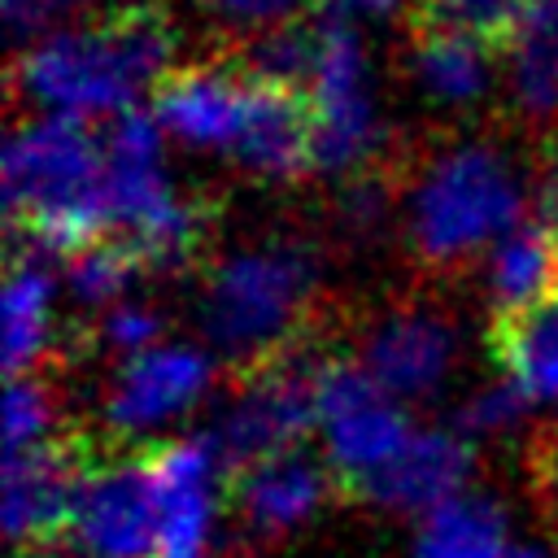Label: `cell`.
<instances>
[{"instance_id":"1","label":"cell","mask_w":558,"mask_h":558,"mask_svg":"<svg viewBox=\"0 0 558 558\" xmlns=\"http://www.w3.org/2000/svg\"><path fill=\"white\" fill-rule=\"evenodd\" d=\"M174 22L153 0H122L109 13L31 39L13 65V92L39 118L113 122L140 109L174 70Z\"/></svg>"},{"instance_id":"2","label":"cell","mask_w":558,"mask_h":558,"mask_svg":"<svg viewBox=\"0 0 558 558\" xmlns=\"http://www.w3.org/2000/svg\"><path fill=\"white\" fill-rule=\"evenodd\" d=\"M327 288L323 248L296 231H270L214 253L192 288V336L222 366H257L296 353Z\"/></svg>"},{"instance_id":"3","label":"cell","mask_w":558,"mask_h":558,"mask_svg":"<svg viewBox=\"0 0 558 558\" xmlns=\"http://www.w3.org/2000/svg\"><path fill=\"white\" fill-rule=\"evenodd\" d=\"M536 218L532 170L497 140H449L427 153L401 187V244L432 270H475L480 257Z\"/></svg>"},{"instance_id":"4","label":"cell","mask_w":558,"mask_h":558,"mask_svg":"<svg viewBox=\"0 0 558 558\" xmlns=\"http://www.w3.org/2000/svg\"><path fill=\"white\" fill-rule=\"evenodd\" d=\"M0 192L17 248L61 262L109 235L105 140L87 122L39 113L17 122L4 140Z\"/></svg>"},{"instance_id":"5","label":"cell","mask_w":558,"mask_h":558,"mask_svg":"<svg viewBox=\"0 0 558 558\" xmlns=\"http://www.w3.org/2000/svg\"><path fill=\"white\" fill-rule=\"evenodd\" d=\"M109 166V235L122 240L148 275L187 270L209 235L205 205L170 174L166 131L153 109H131L100 131Z\"/></svg>"},{"instance_id":"6","label":"cell","mask_w":558,"mask_h":558,"mask_svg":"<svg viewBox=\"0 0 558 558\" xmlns=\"http://www.w3.org/2000/svg\"><path fill=\"white\" fill-rule=\"evenodd\" d=\"M222 397V357L196 336H166L161 344L109 362L96 388L100 432L135 453H148L183 432H196V418H209Z\"/></svg>"},{"instance_id":"7","label":"cell","mask_w":558,"mask_h":558,"mask_svg":"<svg viewBox=\"0 0 558 558\" xmlns=\"http://www.w3.org/2000/svg\"><path fill=\"white\" fill-rule=\"evenodd\" d=\"M305 105L314 174L336 183L375 174L379 157L388 153V122L375 105L371 57L357 26L318 22V61L305 87Z\"/></svg>"},{"instance_id":"8","label":"cell","mask_w":558,"mask_h":558,"mask_svg":"<svg viewBox=\"0 0 558 558\" xmlns=\"http://www.w3.org/2000/svg\"><path fill=\"white\" fill-rule=\"evenodd\" d=\"M466 353H471L466 323L432 296H405L379 305L375 314L362 318L349 344V357L410 410L440 401L458 384Z\"/></svg>"},{"instance_id":"9","label":"cell","mask_w":558,"mask_h":558,"mask_svg":"<svg viewBox=\"0 0 558 558\" xmlns=\"http://www.w3.org/2000/svg\"><path fill=\"white\" fill-rule=\"evenodd\" d=\"M318 362L323 357H314L310 349H296V353L244 366L222 388V397L214 401L201 427L235 471L275 453L305 449L314 440Z\"/></svg>"},{"instance_id":"10","label":"cell","mask_w":558,"mask_h":558,"mask_svg":"<svg viewBox=\"0 0 558 558\" xmlns=\"http://www.w3.org/2000/svg\"><path fill=\"white\" fill-rule=\"evenodd\" d=\"M418 418L392 392H384L349 353L318 362V414L314 453L336 484L362 493L414 436Z\"/></svg>"},{"instance_id":"11","label":"cell","mask_w":558,"mask_h":558,"mask_svg":"<svg viewBox=\"0 0 558 558\" xmlns=\"http://www.w3.org/2000/svg\"><path fill=\"white\" fill-rule=\"evenodd\" d=\"M148 458L157 554L153 558H214L231 532V480L235 466L209 440L205 427L183 432Z\"/></svg>"},{"instance_id":"12","label":"cell","mask_w":558,"mask_h":558,"mask_svg":"<svg viewBox=\"0 0 558 558\" xmlns=\"http://www.w3.org/2000/svg\"><path fill=\"white\" fill-rule=\"evenodd\" d=\"M61 549L74 558H153L157 510L148 458L135 449L83 462V480L65 519Z\"/></svg>"},{"instance_id":"13","label":"cell","mask_w":558,"mask_h":558,"mask_svg":"<svg viewBox=\"0 0 558 558\" xmlns=\"http://www.w3.org/2000/svg\"><path fill=\"white\" fill-rule=\"evenodd\" d=\"M253 100L257 78L244 65H183L153 92V118L174 148L231 161Z\"/></svg>"},{"instance_id":"14","label":"cell","mask_w":558,"mask_h":558,"mask_svg":"<svg viewBox=\"0 0 558 558\" xmlns=\"http://www.w3.org/2000/svg\"><path fill=\"white\" fill-rule=\"evenodd\" d=\"M336 475L314 449L248 462L231 480V527L253 545H279L305 532L331 501Z\"/></svg>"},{"instance_id":"15","label":"cell","mask_w":558,"mask_h":558,"mask_svg":"<svg viewBox=\"0 0 558 558\" xmlns=\"http://www.w3.org/2000/svg\"><path fill=\"white\" fill-rule=\"evenodd\" d=\"M475 466H480V449L453 423H418L414 436L401 445V453L357 497L384 514L414 523L427 510L466 493L475 484Z\"/></svg>"},{"instance_id":"16","label":"cell","mask_w":558,"mask_h":558,"mask_svg":"<svg viewBox=\"0 0 558 558\" xmlns=\"http://www.w3.org/2000/svg\"><path fill=\"white\" fill-rule=\"evenodd\" d=\"M61 262L35 248H13L0 279V353L4 375H44L65 340Z\"/></svg>"},{"instance_id":"17","label":"cell","mask_w":558,"mask_h":558,"mask_svg":"<svg viewBox=\"0 0 558 558\" xmlns=\"http://www.w3.org/2000/svg\"><path fill=\"white\" fill-rule=\"evenodd\" d=\"M83 480V462L74 458V449L48 445V449H31V453H4V536L17 554L26 549H48L65 536V519L74 506Z\"/></svg>"},{"instance_id":"18","label":"cell","mask_w":558,"mask_h":558,"mask_svg":"<svg viewBox=\"0 0 558 558\" xmlns=\"http://www.w3.org/2000/svg\"><path fill=\"white\" fill-rule=\"evenodd\" d=\"M475 292L484 310L506 323L558 296V227L549 218H527L501 235L475 266Z\"/></svg>"},{"instance_id":"19","label":"cell","mask_w":558,"mask_h":558,"mask_svg":"<svg viewBox=\"0 0 558 558\" xmlns=\"http://www.w3.org/2000/svg\"><path fill=\"white\" fill-rule=\"evenodd\" d=\"M514 545V510L484 484L410 523V558H510Z\"/></svg>"},{"instance_id":"20","label":"cell","mask_w":558,"mask_h":558,"mask_svg":"<svg viewBox=\"0 0 558 558\" xmlns=\"http://www.w3.org/2000/svg\"><path fill=\"white\" fill-rule=\"evenodd\" d=\"M497 375L519 388V397L541 414L558 410V296L497 323L493 331Z\"/></svg>"},{"instance_id":"21","label":"cell","mask_w":558,"mask_h":558,"mask_svg":"<svg viewBox=\"0 0 558 558\" xmlns=\"http://www.w3.org/2000/svg\"><path fill=\"white\" fill-rule=\"evenodd\" d=\"M410 78L414 87L440 109H471L493 87V57L488 44L453 35V31H423L410 48Z\"/></svg>"},{"instance_id":"22","label":"cell","mask_w":558,"mask_h":558,"mask_svg":"<svg viewBox=\"0 0 558 558\" xmlns=\"http://www.w3.org/2000/svg\"><path fill=\"white\" fill-rule=\"evenodd\" d=\"M144 262L113 235L61 257V283H65V301L74 314H83V323H92L96 314L140 296L135 283L144 279Z\"/></svg>"},{"instance_id":"23","label":"cell","mask_w":558,"mask_h":558,"mask_svg":"<svg viewBox=\"0 0 558 558\" xmlns=\"http://www.w3.org/2000/svg\"><path fill=\"white\" fill-rule=\"evenodd\" d=\"M532 414H536V410L519 397V388L493 371L488 379L471 384V388L458 397L449 423H453L475 449H484V445H510V440H519V436L527 432Z\"/></svg>"},{"instance_id":"24","label":"cell","mask_w":558,"mask_h":558,"mask_svg":"<svg viewBox=\"0 0 558 558\" xmlns=\"http://www.w3.org/2000/svg\"><path fill=\"white\" fill-rule=\"evenodd\" d=\"M541 0H418L423 31H453L480 44H514Z\"/></svg>"},{"instance_id":"25","label":"cell","mask_w":558,"mask_h":558,"mask_svg":"<svg viewBox=\"0 0 558 558\" xmlns=\"http://www.w3.org/2000/svg\"><path fill=\"white\" fill-rule=\"evenodd\" d=\"M61 397L48 375H9L4 384V453H31L61 445Z\"/></svg>"},{"instance_id":"26","label":"cell","mask_w":558,"mask_h":558,"mask_svg":"<svg viewBox=\"0 0 558 558\" xmlns=\"http://www.w3.org/2000/svg\"><path fill=\"white\" fill-rule=\"evenodd\" d=\"M331 227L344 244L353 248H371L379 244L388 231L401 227V192H392L379 170L375 174H357V179H344L336 187V201H331Z\"/></svg>"},{"instance_id":"27","label":"cell","mask_w":558,"mask_h":558,"mask_svg":"<svg viewBox=\"0 0 558 558\" xmlns=\"http://www.w3.org/2000/svg\"><path fill=\"white\" fill-rule=\"evenodd\" d=\"M506 96L523 122L554 126L558 122V52L532 35H519L506 61Z\"/></svg>"},{"instance_id":"28","label":"cell","mask_w":558,"mask_h":558,"mask_svg":"<svg viewBox=\"0 0 558 558\" xmlns=\"http://www.w3.org/2000/svg\"><path fill=\"white\" fill-rule=\"evenodd\" d=\"M166 336H170L166 314H161V305L148 301L144 292L131 296V301H122V305H113V310H105V314H96V318L87 323V340H92V349L105 353L109 362L135 357V353L161 344Z\"/></svg>"},{"instance_id":"29","label":"cell","mask_w":558,"mask_h":558,"mask_svg":"<svg viewBox=\"0 0 558 558\" xmlns=\"http://www.w3.org/2000/svg\"><path fill=\"white\" fill-rule=\"evenodd\" d=\"M205 13H214L222 26L235 31H270L283 26L296 9V0H196Z\"/></svg>"},{"instance_id":"30","label":"cell","mask_w":558,"mask_h":558,"mask_svg":"<svg viewBox=\"0 0 558 558\" xmlns=\"http://www.w3.org/2000/svg\"><path fill=\"white\" fill-rule=\"evenodd\" d=\"M318 22H340V26H357V22H384L397 17L410 0H310Z\"/></svg>"},{"instance_id":"31","label":"cell","mask_w":558,"mask_h":558,"mask_svg":"<svg viewBox=\"0 0 558 558\" xmlns=\"http://www.w3.org/2000/svg\"><path fill=\"white\" fill-rule=\"evenodd\" d=\"M78 0H4V22L13 35H48L57 17H65Z\"/></svg>"},{"instance_id":"32","label":"cell","mask_w":558,"mask_h":558,"mask_svg":"<svg viewBox=\"0 0 558 558\" xmlns=\"http://www.w3.org/2000/svg\"><path fill=\"white\" fill-rule=\"evenodd\" d=\"M523 35H532V39H541L545 48H554V52H558V0H541Z\"/></svg>"},{"instance_id":"33","label":"cell","mask_w":558,"mask_h":558,"mask_svg":"<svg viewBox=\"0 0 558 558\" xmlns=\"http://www.w3.org/2000/svg\"><path fill=\"white\" fill-rule=\"evenodd\" d=\"M510 558H558V541H549V536H519Z\"/></svg>"},{"instance_id":"34","label":"cell","mask_w":558,"mask_h":558,"mask_svg":"<svg viewBox=\"0 0 558 558\" xmlns=\"http://www.w3.org/2000/svg\"><path fill=\"white\" fill-rule=\"evenodd\" d=\"M17 558H74V554H70V549L48 545V549H26V554H17Z\"/></svg>"},{"instance_id":"35","label":"cell","mask_w":558,"mask_h":558,"mask_svg":"<svg viewBox=\"0 0 558 558\" xmlns=\"http://www.w3.org/2000/svg\"><path fill=\"white\" fill-rule=\"evenodd\" d=\"M554 227H558V222H554Z\"/></svg>"}]
</instances>
